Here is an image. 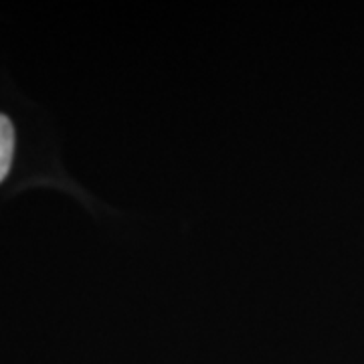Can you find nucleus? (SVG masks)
<instances>
[{
    "label": "nucleus",
    "mask_w": 364,
    "mask_h": 364,
    "mask_svg": "<svg viewBox=\"0 0 364 364\" xmlns=\"http://www.w3.org/2000/svg\"><path fill=\"white\" fill-rule=\"evenodd\" d=\"M14 154V130L11 119L0 114V182L6 178Z\"/></svg>",
    "instance_id": "nucleus-1"
}]
</instances>
